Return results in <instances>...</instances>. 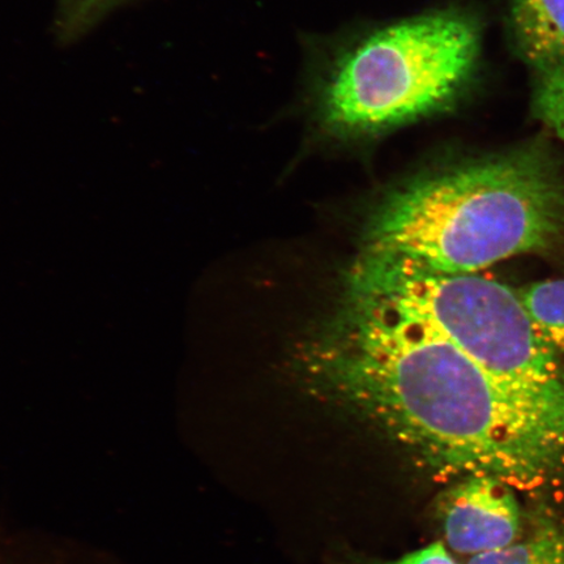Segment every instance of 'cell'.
I'll return each mask as SVG.
<instances>
[{
	"label": "cell",
	"mask_w": 564,
	"mask_h": 564,
	"mask_svg": "<svg viewBox=\"0 0 564 564\" xmlns=\"http://www.w3.org/2000/svg\"><path fill=\"white\" fill-rule=\"evenodd\" d=\"M343 295L433 330L499 382L564 398V365L509 286L361 252L345 274Z\"/></svg>",
	"instance_id": "obj_4"
},
{
	"label": "cell",
	"mask_w": 564,
	"mask_h": 564,
	"mask_svg": "<svg viewBox=\"0 0 564 564\" xmlns=\"http://www.w3.org/2000/svg\"><path fill=\"white\" fill-rule=\"evenodd\" d=\"M444 540L455 553L479 555L517 541L520 509L510 485L470 475L443 494L438 507Z\"/></svg>",
	"instance_id": "obj_6"
},
{
	"label": "cell",
	"mask_w": 564,
	"mask_h": 564,
	"mask_svg": "<svg viewBox=\"0 0 564 564\" xmlns=\"http://www.w3.org/2000/svg\"><path fill=\"white\" fill-rule=\"evenodd\" d=\"M0 564H123L104 550L63 535L11 528L0 541Z\"/></svg>",
	"instance_id": "obj_7"
},
{
	"label": "cell",
	"mask_w": 564,
	"mask_h": 564,
	"mask_svg": "<svg viewBox=\"0 0 564 564\" xmlns=\"http://www.w3.org/2000/svg\"><path fill=\"white\" fill-rule=\"evenodd\" d=\"M116 0H69L70 3V17H73L74 23H82L80 20L94 13L105 6L115 3Z\"/></svg>",
	"instance_id": "obj_11"
},
{
	"label": "cell",
	"mask_w": 564,
	"mask_h": 564,
	"mask_svg": "<svg viewBox=\"0 0 564 564\" xmlns=\"http://www.w3.org/2000/svg\"><path fill=\"white\" fill-rule=\"evenodd\" d=\"M554 139L423 169L386 193L362 251L446 273H476L564 237V159Z\"/></svg>",
	"instance_id": "obj_3"
},
{
	"label": "cell",
	"mask_w": 564,
	"mask_h": 564,
	"mask_svg": "<svg viewBox=\"0 0 564 564\" xmlns=\"http://www.w3.org/2000/svg\"><path fill=\"white\" fill-rule=\"evenodd\" d=\"M317 398L357 415L441 479L528 488L564 462V398L517 390L446 338L341 295L300 345Z\"/></svg>",
	"instance_id": "obj_1"
},
{
	"label": "cell",
	"mask_w": 564,
	"mask_h": 564,
	"mask_svg": "<svg viewBox=\"0 0 564 564\" xmlns=\"http://www.w3.org/2000/svg\"><path fill=\"white\" fill-rule=\"evenodd\" d=\"M518 294L542 340L564 357V279L533 282Z\"/></svg>",
	"instance_id": "obj_8"
},
{
	"label": "cell",
	"mask_w": 564,
	"mask_h": 564,
	"mask_svg": "<svg viewBox=\"0 0 564 564\" xmlns=\"http://www.w3.org/2000/svg\"><path fill=\"white\" fill-rule=\"evenodd\" d=\"M484 21L446 2L413 15L305 35L295 116L322 143H377L456 115L481 79Z\"/></svg>",
	"instance_id": "obj_2"
},
{
	"label": "cell",
	"mask_w": 564,
	"mask_h": 564,
	"mask_svg": "<svg viewBox=\"0 0 564 564\" xmlns=\"http://www.w3.org/2000/svg\"><path fill=\"white\" fill-rule=\"evenodd\" d=\"M505 34L527 70L532 118L564 145V0H507Z\"/></svg>",
	"instance_id": "obj_5"
},
{
	"label": "cell",
	"mask_w": 564,
	"mask_h": 564,
	"mask_svg": "<svg viewBox=\"0 0 564 564\" xmlns=\"http://www.w3.org/2000/svg\"><path fill=\"white\" fill-rule=\"evenodd\" d=\"M468 564H564V531L554 524H542L525 540L471 556Z\"/></svg>",
	"instance_id": "obj_9"
},
{
	"label": "cell",
	"mask_w": 564,
	"mask_h": 564,
	"mask_svg": "<svg viewBox=\"0 0 564 564\" xmlns=\"http://www.w3.org/2000/svg\"><path fill=\"white\" fill-rule=\"evenodd\" d=\"M369 564H458L441 542L409 553L397 561L373 562Z\"/></svg>",
	"instance_id": "obj_10"
}]
</instances>
